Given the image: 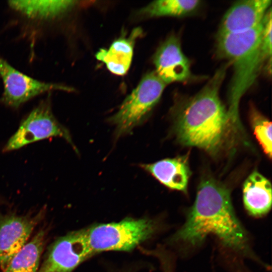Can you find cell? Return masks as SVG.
I'll return each instance as SVG.
<instances>
[{"label": "cell", "instance_id": "cell-1", "mask_svg": "<svg viewBox=\"0 0 272 272\" xmlns=\"http://www.w3.org/2000/svg\"><path fill=\"white\" fill-rule=\"evenodd\" d=\"M209 236L215 238L216 246L270 269L255 252L250 234L235 213L229 190L211 178L201 181L184 221L164 246L176 258L188 259L199 252Z\"/></svg>", "mask_w": 272, "mask_h": 272}, {"label": "cell", "instance_id": "cell-2", "mask_svg": "<svg viewBox=\"0 0 272 272\" xmlns=\"http://www.w3.org/2000/svg\"><path fill=\"white\" fill-rule=\"evenodd\" d=\"M227 67V64L218 69L198 93L184 100L178 109L175 131L183 145L211 154L223 146L230 125H233L219 94Z\"/></svg>", "mask_w": 272, "mask_h": 272}, {"label": "cell", "instance_id": "cell-3", "mask_svg": "<svg viewBox=\"0 0 272 272\" xmlns=\"http://www.w3.org/2000/svg\"><path fill=\"white\" fill-rule=\"evenodd\" d=\"M262 28L263 20L249 30L217 37L218 56L228 60L233 67L228 92V111L234 125L239 124L238 110L241 98L264 68L260 49Z\"/></svg>", "mask_w": 272, "mask_h": 272}, {"label": "cell", "instance_id": "cell-4", "mask_svg": "<svg viewBox=\"0 0 272 272\" xmlns=\"http://www.w3.org/2000/svg\"><path fill=\"white\" fill-rule=\"evenodd\" d=\"M170 226L162 216L125 217L118 221L94 223L85 228L94 255L105 251L131 252L166 232Z\"/></svg>", "mask_w": 272, "mask_h": 272}, {"label": "cell", "instance_id": "cell-5", "mask_svg": "<svg viewBox=\"0 0 272 272\" xmlns=\"http://www.w3.org/2000/svg\"><path fill=\"white\" fill-rule=\"evenodd\" d=\"M166 84L152 72L146 74L110 118L116 137L129 133L142 123L159 102Z\"/></svg>", "mask_w": 272, "mask_h": 272}, {"label": "cell", "instance_id": "cell-6", "mask_svg": "<svg viewBox=\"0 0 272 272\" xmlns=\"http://www.w3.org/2000/svg\"><path fill=\"white\" fill-rule=\"evenodd\" d=\"M65 140L76 150L69 130L55 118L49 97L43 100L23 120L3 148L7 152L51 137Z\"/></svg>", "mask_w": 272, "mask_h": 272}, {"label": "cell", "instance_id": "cell-7", "mask_svg": "<svg viewBox=\"0 0 272 272\" xmlns=\"http://www.w3.org/2000/svg\"><path fill=\"white\" fill-rule=\"evenodd\" d=\"M94 256L84 227L57 238L37 272H72Z\"/></svg>", "mask_w": 272, "mask_h": 272}, {"label": "cell", "instance_id": "cell-8", "mask_svg": "<svg viewBox=\"0 0 272 272\" xmlns=\"http://www.w3.org/2000/svg\"><path fill=\"white\" fill-rule=\"evenodd\" d=\"M0 78L4 85L0 103L14 108L40 94L64 89L59 85L42 82L23 74L1 56Z\"/></svg>", "mask_w": 272, "mask_h": 272}, {"label": "cell", "instance_id": "cell-9", "mask_svg": "<svg viewBox=\"0 0 272 272\" xmlns=\"http://www.w3.org/2000/svg\"><path fill=\"white\" fill-rule=\"evenodd\" d=\"M44 215L41 210L32 217L9 215L0 217V267L4 270L10 260L27 243Z\"/></svg>", "mask_w": 272, "mask_h": 272}, {"label": "cell", "instance_id": "cell-10", "mask_svg": "<svg viewBox=\"0 0 272 272\" xmlns=\"http://www.w3.org/2000/svg\"><path fill=\"white\" fill-rule=\"evenodd\" d=\"M154 62L155 72L166 84L185 82L192 78L190 63L183 53L179 38L170 36L157 50Z\"/></svg>", "mask_w": 272, "mask_h": 272}, {"label": "cell", "instance_id": "cell-11", "mask_svg": "<svg viewBox=\"0 0 272 272\" xmlns=\"http://www.w3.org/2000/svg\"><path fill=\"white\" fill-rule=\"evenodd\" d=\"M270 5V0L235 2L224 15L217 37L243 32L256 27L262 21Z\"/></svg>", "mask_w": 272, "mask_h": 272}, {"label": "cell", "instance_id": "cell-12", "mask_svg": "<svg viewBox=\"0 0 272 272\" xmlns=\"http://www.w3.org/2000/svg\"><path fill=\"white\" fill-rule=\"evenodd\" d=\"M142 166L166 187L187 193L191 174L187 157L167 158Z\"/></svg>", "mask_w": 272, "mask_h": 272}, {"label": "cell", "instance_id": "cell-13", "mask_svg": "<svg viewBox=\"0 0 272 272\" xmlns=\"http://www.w3.org/2000/svg\"><path fill=\"white\" fill-rule=\"evenodd\" d=\"M243 202L246 212L253 218H262L271 210V183L257 171L252 172L244 183Z\"/></svg>", "mask_w": 272, "mask_h": 272}, {"label": "cell", "instance_id": "cell-14", "mask_svg": "<svg viewBox=\"0 0 272 272\" xmlns=\"http://www.w3.org/2000/svg\"><path fill=\"white\" fill-rule=\"evenodd\" d=\"M141 33L140 28L133 29L127 38L115 40L108 49H100L96 54V58L104 63L111 73L124 75L131 63L135 41Z\"/></svg>", "mask_w": 272, "mask_h": 272}, {"label": "cell", "instance_id": "cell-15", "mask_svg": "<svg viewBox=\"0 0 272 272\" xmlns=\"http://www.w3.org/2000/svg\"><path fill=\"white\" fill-rule=\"evenodd\" d=\"M74 1H10V7L22 15L32 19H52L71 9Z\"/></svg>", "mask_w": 272, "mask_h": 272}, {"label": "cell", "instance_id": "cell-16", "mask_svg": "<svg viewBox=\"0 0 272 272\" xmlns=\"http://www.w3.org/2000/svg\"><path fill=\"white\" fill-rule=\"evenodd\" d=\"M45 237L44 230L38 232L12 258L4 272H37Z\"/></svg>", "mask_w": 272, "mask_h": 272}, {"label": "cell", "instance_id": "cell-17", "mask_svg": "<svg viewBox=\"0 0 272 272\" xmlns=\"http://www.w3.org/2000/svg\"><path fill=\"white\" fill-rule=\"evenodd\" d=\"M201 5L199 0H158L151 3L140 11L144 16L184 17L195 12Z\"/></svg>", "mask_w": 272, "mask_h": 272}, {"label": "cell", "instance_id": "cell-18", "mask_svg": "<svg viewBox=\"0 0 272 272\" xmlns=\"http://www.w3.org/2000/svg\"><path fill=\"white\" fill-rule=\"evenodd\" d=\"M250 118L254 133L265 153L271 157V122L252 107Z\"/></svg>", "mask_w": 272, "mask_h": 272}, {"label": "cell", "instance_id": "cell-19", "mask_svg": "<svg viewBox=\"0 0 272 272\" xmlns=\"http://www.w3.org/2000/svg\"><path fill=\"white\" fill-rule=\"evenodd\" d=\"M260 52L264 61L263 69L271 74V10L266 13L263 20V28L260 42Z\"/></svg>", "mask_w": 272, "mask_h": 272}, {"label": "cell", "instance_id": "cell-20", "mask_svg": "<svg viewBox=\"0 0 272 272\" xmlns=\"http://www.w3.org/2000/svg\"><path fill=\"white\" fill-rule=\"evenodd\" d=\"M217 249V260L221 266L228 272H252L244 262V259L219 246Z\"/></svg>", "mask_w": 272, "mask_h": 272}, {"label": "cell", "instance_id": "cell-21", "mask_svg": "<svg viewBox=\"0 0 272 272\" xmlns=\"http://www.w3.org/2000/svg\"><path fill=\"white\" fill-rule=\"evenodd\" d=\"M136 270L134 266L127 265L110 269L108 272H136Z\"/></svg>", "mask_w": 272, "mask_h": 272}, {"label": "cell", "instance_id": "cell-22", "mask_svg": "<svg viewBox=\"0 0 272 272\" xmlns=\"http://www.w3.org/2000/svg\"><path fill=\"white\" fill-rule=\"evenodd\" d=\"M163 272H172V271L169 270H166L164 271Z\"/></svg>", "mask_w": 272, "mask_h": 272}]
</instances>
